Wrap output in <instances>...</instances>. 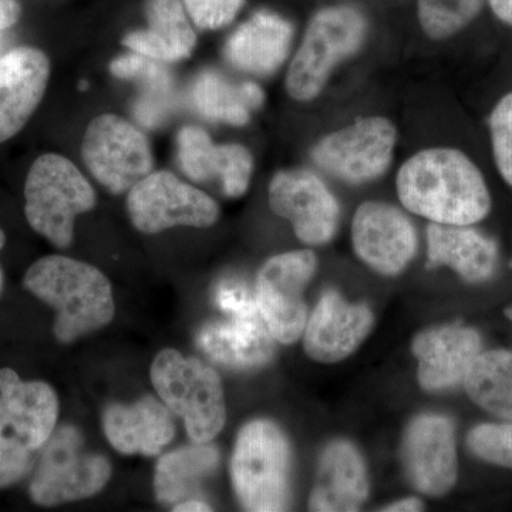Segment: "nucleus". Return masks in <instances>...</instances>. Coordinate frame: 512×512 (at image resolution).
<instances>
[{"instance_id":"nucleus-1","label":"nucleus","mask_w":512,"mask_h":512,"mask_svg":"<svg viewBox=\"0 0 512 512\" xmlns=\"http://www.w3.org/2000/svg\"><path fill=\"white\" fill-rule=\"evenodd\" d=\"M396 185L406 210L434 224L470 227L490 214L484 175L457 148H426L414 154L400 168Z\"/></svg>"},{"instance_id":"nucleus-2","label":"nucleus","mask_w":512,"mask_h":512,"mask_svg":"<svg viewBox=\"0 0 512 512\" xmlns=\"http://www.w3.org/2000/svg\"><path fill=\"white\" fill-rule=\"evenodd\" d=\"M23 285L56 311L60 343H73L109 325L114 318L109 279L96 266L63 255H50L30 266Z\"/></svg>"},{"instance_id":"nucleus-3","label":"nucleus","mask_w":512,"mask_h":512,"mask_svg":"<svg viewBox=\"0 0 512 512\" xmlns=\"http://www.w3.org/2000/svg\"><path fill=\"white\" fill-rule=\"evenodd\" d=\"M59 400L45 382H23L0 369V488L28 477L56 429Z\"/></svg>"},{"instance_id":"nucleus-4","label":"nucleus","mask_w":512,"mask_h":512,"mask_svg":"<svg viewBox=\"0 0 512 512\" xmlns=\"http://www.w3.org/2000/svg\"><path fill=\"white\" fill-rule=\"evenodd\" d=\"M369 23L352 5L320 9L308 28L286 73V92L299 103H309L323 93L332 73L362 50Z\"/></svg>"},{"instance_id":"nucleus-5","label":"nucleus","mask_w":512,"mask_h":512,"mask_svg":"<svg viewBox=\"0 0 512 512\" xmlns=\"http://www.w3.org/2000/svg\"><path fill=\"white\" fill-rule=\"evenodd\" d=\"M96 204L92 184L69 158L46 153L30 167L25 183L26 220L53 247L69 248L76 218Z\"/></svg>"},{"instance_id":"nucleus-6","label":"nucleus","mask_w":512,"mask_h":512,"mask_svg":"<svg viewBox=\"0 0 512 512\" xmlns=\"http://www.w3.org/2000/svg\"><path fill=\"white\" fill-rule=\"evenodd\" d=\"M291 447L284 431L269 420H254L239 431L231 477L239 503L247 511H284L289 491Z\"/></svg>"},{"instance_id":"nucleus-7","label":"nucleus","mask_w":512,"mask_h":512,"mask_svg":"<svg viewBox=\"0 0 512 512\" xmlns=\"http://www.w3.org/2000/svg\"><path fill=\"white\" fill-rule=\"evenodd\" d=\"M151 382L171 412L183 417L194 443H208L225 424V399L220 376L195 357L164 349L151 365Z\"/></svg>"},{"instance_id":"nucleus-8","label":"nucleus","mask_w":512,"mask_h":512,"mask_svg":"<svg viewBox=\"0 0 512 512\" xmlns=\"http://www.w3.org/2000/svg\"><path fill=\"white\" fill-rule=\"evenodd\" d=\"M33 470L29 495L40 507L93 497L111 477L110 461L87 451L82 433L70 424L53 431Z\"/></svg>"},{"instance_id":"nucleus-9","label":"nucleus","mask_w":512,"mask_h":512,"mask_svg":"<svg viewBox=\"0 0 512 512\" xmlns=\"http://www.w3.org/2000/svg\"><path fill=\"white\" fill-rule=\"evenodd\" d=\"M82 158L94 180L116 195L130 191L154 170L153 148L146 134L117 114H100L90 121Z\"/></svg>"},{"instance_id":"nucleus-10","label":"nucleus","mask_w":512,"mask_h":512,"mask_svg":"<svg viewBox=\"0 0 512 512\" xmlns=\"http://www.w3.org/2000/svg\"><path fill=\"white\" fill-rule=\"evenodd\" d=\"M397 128L384 117H366L320 138L311 150L320 171L348 184L382 177L394 157Z\"/></svg>"},{"instance_id":"nucleus-11","label":"nucleus","mask_w":512,"mask_h":512,"mask_svg":"<svg viewBox=\"0 0 512 512\" xmlns=\"http://www.w3.org/2000/svg\"><path fill=\"white\" fill-rule=\"evenodd\" d=\"M127 212L143 234L174 227L208 228L220 218V205L170 171H153L127 192Z\"/></svg>"},{"instance_id":"nucleus-12","label":"nucleus","mask_w":512,"mask_h":512,"mask_svg":"<svg viewBox=\"0 0 512 512\" xmlns=\"http://www.w3.org/2000/svg\"><path fill=\"white\" fill-rule=\"evenodd\" d=\"M315 252L309 249L285 252L265 262L256 278V302L278 342L292 345L305 330L303 291L316 272Z\"/></svg>"},{"instance_id":"nucleus-13","label":"nucleus","mask_w":512,"mask_h":512,"mask_svg":"<svg viewBox=\"0 0 512 512\" xmlns=\"http://www.w3.org/2000/svg\"><path fill=\"white\" fill-rule=\"evenodd\" d=\"M269 207L291 222L303 244L325 245L338 231L339 202L322 178L305 168L278 171L269 183Z\"/></svg>"},{"instance_id":"nucleus-14","label":"nucleus","mask_w":512,"mask_h":512,"mask_svg":"<svg viewBox=\"0 0 512 512\" xmlns=\"http://www.w3.org/2000/svg\"><path fill=\"white\" fill-rule=\"evenodd\" d=\"M356 255L382 275H397L417 251L414 225L399 208L380 201L363 202L352 222Z\"/></svg>"},{"instance_id":"nucleus-15","label":"nucleus","mask_w":512,"mask_h":512,"mask_svg":"<svg viewBox=\"0 0 512 512\" xmlns=\"http://www.w3.org/2000/svg\"><path fill=\"white\" fill-rule=\"evenodd\" d=\"M407 476L420 493L446 495L457 481L453 421L440 414H421L407 427L403 440Z\"/></svg>"},{"instance_id":"nucleus-16","label":"nucleus","mask_w":512,"mask_h":512,"mask_svg":"<svg viewBox=\"0 0 512 512\" xmlns=\"http://www.w3.org/2000/svg\"><path fill=\"white\" fill-rule=\"evenodd\" d=\"M50 60L32 46L10 50L0 59V144L25 128L45 97Z\"/></svg>"},{"instance_id":"nucleus-17","label":"nucleus","mask_w":512,"mask_h":512,"mask_svg":"<svg viewBox=\"0 0 512 512\" xmlns=\"http://www.w3.org/2000/svg\"><path fill=\"white\" fill-rule=\"evenodd\" d=\"M372 326L373 313L366 305L328 291L306 320L303 348L316 362H340L362 345Z\"/></svg>"},{"instance_id":"nucleus-18","label":"nucleus","mask_w":512,"mask_h":512,"mask_svg":"<svg viewBox=\"0 0 512 512\" xmlns=\"http://www.w3.org/2000/svg\"><path fill=\"white\" fill-rule=\"evenodd\" d=\"M413 353L419 360L417 377L424 390L450 389L464 382L480 356L481 336L461 325L429 329L414 339Z\"/></svg>"},{"instance_id":"nucleus-19","label":"nucleus","mask_w":512,"mask_h":512,"mask_svg":"<svg viewBox=\"0 0 512 512\" xmlns=\"http://www.w3.org/2000/svg\"><path fill=\"white\" fill-rule=\"evenodd\" d=\"M293 26L271 10H258L229 36L224 47L227 62L256 77L271 76L288 59Z\"/></svg>"},{"instance_id":"nucleus-20","label":"nucleus","mask_w":512,"mask_h":512,"mask_svg":"<svg viewBox=\"0 0 512 512\" xmlns=\"http://www.w3.org/2000/svg\"><path fill=\"white\" fill-rule=\"evenodd\" d=\"M275 340L259 311L208 323L197 336L205 356L235 370L266 365L274 356Z\"/></svg>"},{"instance_id":"nucleus-21","label":"nucleus","mask_w":512,"mask_h":512,"mask_svg":"<svg viewBox=\"0 0 512 512\" xmlns=\"http://www.w3.org/2000/svg\"><path fill=\"white\" fill-rule=\"evenodd\" d=\"M103 429L111 446L127 456H157L175 434L170 409L153 396L141 397L130 406L110 404L104 410Z\"/></svg>"},{"instance_id":"nucleus-22","label":"nucleus","mask_w":512,"mask_h":512,"mask_svg":"<svg viewBox=\"0 0 512 512\" xmlns=\"http://www.w3.org/2000/svg\"><path fill=\"white\" fill-rule=\"evenodd\" d=\"M369 495L365 461L348 441H332L320 456L318 477L311 495V510L352 512Z\"/></svg>"},{"instance_id":"nucleus-23","label":"nucleus","mask_w":512,"mask_h":512,"mask_svg":"<svg viewBox=\"0 0 512 512\" xmlns=\"http://www.w3.org/2000/svg\"><path fill=\"white\" fill-rule=\"evenodd\" d=\"M498 248L477 229L434 224L427 228V266H447L464 281L480 284L494 275Z\"/></svg>"},{"instance_id":"nucleus-24","label":"nucleus","mask_w":512,"mask_h":512,"mask_svg":"<svg viewBox=\"0 0 512 512\" xmlns=\"http://www.w3.org/2000/svg\"><path fill=\"white\" fill-rule=\"evenodd\" d=\"M220 450L208 443L171 451L158 460L154 490L164 505H177L192 500L205 478L220 466Z\"/></svg>"},{"instance_id":"nucleus-25","label":"nucleus","mask_w":512,"mask_h":512,"mask_svg":"<svg viewBox=\"0 0 512 512\" xmlns=\"http://www.w3.org/2000/svg\"><path fill=\"white\" fill-rule=\"evenodd\" d=\"M192 101L205 119L244 127L251 120L252 111L264 106L265 93L256 83L234 84L208 70L195 80Z\"/></svg>"},{"instance_id":"nucleus-26","label":"nucleus","mask_w":512,"mask_h":512,"mask_svg":"<svg viewBox=\"0 0 512 512\" xmlns=\"http://www.w3.org/2000/svg\"><path fill=\"white\" fill-rule=\"evenodd\" d=\"M463 383L468 396L477 406L500 419L512 421L511 352H481Z\"/></svg>"},{"instance_id":"nucleus-27","label":"nucleus","mask_w":512,"mask_h":512,"mask_svg":"<svg viewBox=\"0 0 512 512\" xmlns=\"http://www.w3.org/2000/svg\"><path fill=\"white\" fill-rule=\"evenodd\" d=\"M144 13L147 29L173 50L177 62L191 57L198 39L183 0H146Z\"/></svg>"},{"instance_id":"nucleus-28","label":"nucleus","mask_w":512,"mask_h":512,"mask_svg":"<svg viewBox=\"0 0 512 512\" xmlns=\"http://www.w3.org/2000/svg\"><path fill=\"white\" fill-rule=\"evenodd\" d=\"M487 0H417V18L430 39L456 36L480 15Z\"/></svg>"},{"instance_id":"nucleus-29","label":"nucleus","mask_w":512,"mask_h":512,"mask_svg":"<svg viewBox=\"0 0 512 512\" xmlns=\"http://www.w3.org/2000/svg\"><path fill=\"white\" fill-rule=\"evenodd\" d=\"M217 146L204 128H181L177 134V157L181 171L195 183L214 180Z\"/></svg>"},{"instance_id":"nucleus-30","label":"nucleus","mask_w":512,"mask_h":512,"mask_svg":"<svg viewBox=\"0 0 512 512\" xmlns=\"http://www.w3.org/2000/svg\"><path fill=\"white\" fill-rule=\"evenodd\" d=\"M254 174V157L238 143L218 144L215 178L220 180L225 197L239 198L248 191Z\"/></svg>"},{"instance_id":"nucleus-31","label":"nucleus","mask_w":512,"mask_h":512,"mask_svg":"<svg viewBox=\"0 0 512 512\" xmlns=\"http://www.w3.org/2000/svg\"><path fill=\"white\" fill-rule=\"evenodd\" d=\"M467 444L474 456L512 470V421L474 427L468 433Z\"/></svg>"},{"instance_id":"nucleus-32","label":"nucleus","mask_w":512,"mask_h":512,"mask_svg":"<svg viewBox=\"0 0 512 512\" xmlns=\"http://www.w3.org/2000/svg\"><path fill=\"white\" fill-rule=\"evenodd\" d=\"M490 134L498 173L512 187V92L501 97L491 111Z\"/></svg>"},{"instance_id":"nucleus-33","label":"nucleus","mask_w":512,"mask_h":512,"mask_svg":"<svg viewBox=\"0 0 512 512\" xmlns=\"http://www.w3.org/2000/svg\"><path fill=\"white\" fill-rule=\"evenodd\" d=\"M192 25L200 30H218L231 25L245 0H183Z\"/></svg>"},{"instance_id":"nucleus-34","label":"nucleus","mask_w":512,"mask_h":512,"mask_svg":"<svg viewBox=\"0 0 512 512\" xmlns=\"http://www.w3.org/2000/svg\"><path fill=\"white\" fill-rule=\"evenodd\" d=\"M215 305L229 316L258 312L255 291L241 279L225 278L214 292Z\"/></svg>"},{"instance_id":"nucleus-35","label":"nucleus","mask_w":512,"mask_h":512,"mask_svg":"<svg viewBox=\"0 0 512 512\" xmlns=\"http://www.w3.org/2000/svg\"><path fill=\"white\" fill-rule=\"evenodd\" d=\"M153 60L138 55V53H130L111 60L110 73L117 79H136V77L146 76L150 70H154Z\"/></svg>"},{"instance_id":"nucleus-36","label":"nucleus","mask_w":512,"mask_h":512,"mask_svg":"<svg viewBox=\"0 0 512 512\" xmlns=\"http://www.w3.org/2000/svg\"><path fill=\"white\" fill-rule=\"evenodd\" d=\"M22 16L19 0H0V30L12 28Z\"/></svg>"},{"instance_id":"nucleus-37","label":"nucleus","mask_w":512,"mask_h":512,"mask_svg":"<svg viewBox=\"0 0 512 512\" xmlns=\"http://www.w3.org/2000/svg\"><path fill=\"white\" fill-rule=\"evenodd\" d=\"M498 19L512 28V0H487Z\"/></svg>"},{"instance_id":"nucleus-38","label":"nucleus","mask_w":512,"mask_h":512,"mask_svg":"<svg viewBox=\"0 0 512 512\" xmlns=\"http://www.w3.org/2000/svg\"><path fill=\"white\" fill-rule=\"evenodd\" d=\"M421 510H423V503L417 500V498H404V500L397 501V503L387 505V507L383 508V511L392 512H413Z\"/></svg>"},{"instance_id":"nucleus-39","label":"nucleus","mask_w":512,"mask_h":512,"mask_svg":"<svg viewBox=\"0 0 512 512\" xmlns=\"http://www.w3.org/2000/svg\"><path fill=\"white\" fill-rule=\"evenodd\" d=\"M173 511H211V507L207 503H204V501H198L192 498V500L183 501V503L174 505Z\"/></svg>"},{"instance_id":"nucleus-40","label":"nucleus","mask_w":512,"mask_h":512,"mask_svg":"<svg viewBox=\"0 0 512 512\" xmlns=\"http://www.w3.org/2000/svg\"><path fill=\"white\" fill-rule=\"evenodd\" d=\"M6 244V235L5 232H3V229L0 228V251H2L3 247H5Z\"/></svg>"},{"instance_id":"nucleus-41","label":"nucleus","mask_w":512,"mask_h":512,"mask_svg":"<svg viewBox=\"0 0 512 512\" xmlns=\"http://www.w3.org/2000/svg\"><path fill=\"white\" fill-rule=\"evenodd\" d=\"M505 316H507L508 319L512 320V306L511 308H508L507 311H505Z\"/></svg>"},{"instance_id":"nucleus-42","label":"nucleus","mask_w":512,"mask_h":512,"mask_svg":"<svg viewBox=\"0 0 512 512\" xmlns=\"http://www.w3.org/2000/svg\"><path fill=\"white\" fill-rule=\"evenodd\" d=\"M2 284H3V275H2V271H0V289H2Z\"/></svg>"}]
</instances>
